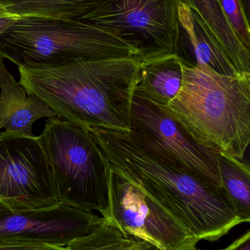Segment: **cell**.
Segmentation results:
<instances>
[{"label": "cell", "instance_id": "1", "mask_svg": "<svg viewBox=\"0 0 250 250\" xmlns=\"http://www.w3.org/2000/svg\"><path fill=\"white\" fill-rule=\"evenodd\" d=\"M88 129L110 167L165 208L198 242H216L245 223L223 188L198 179L132 130Z\"/></svg>", "mask_w": 250, "mask_h": 250}, {"label": "cell", "instance_id": "2", "mask_svg": "<svg viewBox=\"0 0 250 250\" xmlns=\"http://www.w3.org/2000/svg\"><path fill=\"white\" fill-rule=\"evenodd\" d=\"M141 61L137 57L18 67L19 83L56 117L89 129L131 131V112Z\"/></svg>", "mask_w": 250, "mask_h": 250}, {"label": "cell", "instance_id": "3", "mask_svg": "<svg viewBox=\"0 0 250 250\" xmlns=\"http://www.w3.org/2000/svg\"><path fill=\"white\" fill-rule=\"evenodd\" d=\"M182 67L180 91L160 108L200 145L244 161L250 143V73L228 76L205 65Z\"/></svg>", "mask_w": 250, "mask_h": 250}, {"label": "cell", "instance_id": "4", "mask_svg": "<svg viewBox=\"0 0 250 250\" xmlns=\"http://www.w3.org/2000/svg\"><path fill=\"white\" fill-rule=\"evenodd\" d=\"M0 56L22 67L137 57L126 42L89 23L38 18L19 19L0 35Z\"/></svg>", "mask_w": 250, "mask_h": 250}, {"label": "cell", "instance_id": "5", "mask_svg": "<svg viewBox=\"0 0 250 250\" xmlns=\"http://www.w3.org/2000/svg\"><path fill=\"white\" fill-rule=\"evenodd\" d=\"M62 204L108 215L109 164L89 129L57 117L38 137Z\"/></svg>", "mask_w": 250, "mask_h": 250}, {"label": "cell", "instance_id": "6", "mask_svg": "<svg viewBox=\"0 0 250 250\" xmlns=\"http://www.w3.org/2000/svg\"><path fill=\"white\" fill-rule=\"evenodd\" d=\"M181 0H98L79 21L132 47L141 62L175 54Z\"/></svg>", "mask_w": 250, "mask_h": 250}, {"label": "cell", "instance_id": "7", "mask_svg": "<svg viewBox=\"0 0 250 250\" xmlns=\"http://www.w3.org/2000/svg\"><path fill=\"white\" fill-rule=\"evenodd\" d=\"M61 204L38 137L0 132V207L13 211Z\"/></svg>", "mask_w": 250, "mask_h": 250}, {"label": "cell", "instance_id": "8", "mask_svg": "<svg viewBox=\"0 0 250 250\" xmlns=\"http://www.w3.org/2000/svg\"><path fill=\"white\" fill-rule=\"evenodd\" d=\"M106 220L126 236L157 250H187L198 241L169 211L109 166Z\"/></svg>", "mask_w": 250, "mask_h": 250}, {"label": "cell", "instance_id": "9", "mask_svg": "<svg viewBox=\"0 0 250 250\" xmlns=\"http://www.w3.org/2000/svg\"><path fill=\"white\" fill-rule=\"evenodd\" d=\"M132 132L177 161L198 179L223 188L217 153L200 145L156 104L134 95Z\"/></svg>", "mask_w": 250, "mask_h": 250}, {"label": "cell", "instance_id": "10", "mask_svg": "<svg viewBox=\"0 0 250 250\" xmlns=\"http://www.w3.org/2000/svg\"><path fill=\"white\" fill-rule=\"evenodd\" d=\"M104 218L66 204L13 212L0 207V244H45L67 247L92 232Z\"/></svg>", "mask_w": 250, "mask_h": 250}, {"label": "cell", "instance_id": "11", "mask_svg": "<svg viewBox=\"0 0 250 250\" xmlns=\"http://www.w3.org/2000/svg\"><path fill=\"white\" fill-rule=\"evenodd\" d=\"M175 54L187 67L205 65L223 76L239 73L199 13L182 1Z\"/></svg>", "mask_w": 250, "mask_h": 250}, {"label": "cell", "instance_id": "12", "mask_svg": "<svg viewBox=\"0 0 250 250\" xmlns=\"http://www.w3.org/2000/svg\"><path fill=\"white\" fill-rule=\"evenodd\" d=\"M0 132H13L34 136L32 125L42 118L56 117L55 113L14 79L0 56Z\"/></svg>", "mask_w": 250, "mask_h": 250}, {"label": "cell", "instance_id": "13", "mask_svg": "<svg viewBox=\"0 0 250 250\" xmlns=\"http://www.w3.org/2000/svg\"><path fill=\"white\" fill-rule=\"evenodd\" d=\"M182 63L176 54L141 62L134 95L167 106L180 91Z\"/></svg>", "mask_w": 250, "mask_h": 250}, {"label": "cell", "instance_id": "14", "mask_svg": "<svg viewBox=\"0 0 250 250\" xmlns=\"http://www.w3.org/2000/svg\"><path fill=\"white\" fill-rule=\"evenodd\" d=\"M196 10L239 73H250V51L233 32L217 0H181Z\"/></svg>", "mask_w": 250, "mask_h": 250}, {"label": "cell", "instance_id": "15", "mask_svg": "<svg viewBox=\"0 0 250 250\" xmlns=\"http://www.w3.org/2000/svg\"><path fill=\"white\" fill-rule=\"evenodd\" d=\"M98 0H0L10 14L22 18L79 21Z\"/></svg>", "mask_w": 250, "mask_h": 250}, {"label": "cell", "instance_id": "16", "mask_svg": "<svg viewBox=\"0 0 250 250\" xmlns=\"http://www.w3.org/2000/svg\"><path fill=\"white\" fill-rule=\"evenodd\" d=\"M222 187L239 217L250 222V169L248 163L218 153Z\"/></svg>", "mask_w": 250, "mask_h": 250}, {"label": "cell", "instance_id": "17", "mask_svg": "<svg viewBox=\"0 0 250 250\" xmlns=\"http://www.w3.org/2000/svg\"><path fill=\"white\" fill-rule=\"evenodd\" d=\"M151 245L126 236L104 218L92 232L76 238L67 250H148ZM154 248V247H153Z\"/></svg>", "mask_w": 250, "mask_h": 250}, {"label": "cell", "instance_id": "18", "mask_svg": "<svg viewBox=\"0 0 250 250\" xmlns=\"http://www.w3.org/2000/svg\"><path fill=\"white\" fill-rule=\"evenodd\" d=\"M223 14L244 46L250 51V22L239 0H217Z\"/></svg>", "mask_w": 250, "mask_h": 250}, {"label": "cell", "instance_id": "19", "mask_svg": "<svg viewBox=\"0 0 250 250\" xmlns=\"http://www.w3.org/2000/svg\"><path fill=\"white\" fill-rule=\"evenodd\" d=\"M0 250H67L66 247L54 246L45 244L1 243Z\"/></svg>", "mask_w": 250, "mask_h": 250}, {"label": "cell", "instance_id": "20", "mask_svg": "<svg viewBox=\"0 0 250 250\" xmlns=\"http://www.w3.org/2000/svg\"><path fill=\"white\" fill-rule=\"evenodd\" d=\"M231 250H250V230H248L242 236L233 242Z\"/></svg>", "mask_w": 250, "mask_h": 250}, {"label": "cell", "instance_id": "21", "mask_svg": "<svg viewBox=\"0 0 250 250\" xmlns=\"http://www.w3.org/2000/svg\"><path fill=\"white\" fill-rule=\"evenodd\" d=\"M19 18L10 14L7 11H0V35L10 27Z\"/></svg>", "mask_w": 250, "mask_h": 250}, {"label": "cell", "instance_id": "22", "mask_svg": "<svg viewBox=\"0 0 250 250\" xmlns=\"http://www.w3.org/2000/svg\"><path fill=\"white\" fill-rule=\"evenodd\" d=\"M248 21H250V0H239Z\"/></svg>", "mask_w": 250, "mask_h": 250}, {"label": "cell", "instance_id": "23", "mask_svg": "<svg viewBox=\"0 0 250 250\" xmlns=\"http://www.w3.org/2000/svg\"><path fill=\"white\" fill-rule=\"evenodd\" d=\"M233 243L230 244V245H229L228 247H227V248H224V249L217 250H231L232 248H233ZM187 250H204L198 249V248H197V247H195V248H191V249Z\"/></svg>", "mask_w": 250, "mask_h": 250}, {"label": "cell", "instance_id": "24", "mask_svg": "<svg viewBox=\"0 0 250 250\" xmlns=\"http://www.w3.org/2000/svg\"><path fill=\"white\" fill-rule=\"evenodd\" d=\"M0 11H7L4 4H1V3H0Z\"/></svg>", "mask_w": 250, "mask_h": 250}, {"label": "cell", "instance_id": "25", "mask_svg": "<svg viewBox=\"0 0 250 250\" xmlns=\"http://www.w3.org/2000/svg\"><path fill=\"white\" fill-rule=\"evenodd\" d=\"M148 250H156L155 248H153V247H152V248H150V249Z\"/></svg>", "mask_w": 250, "mask_h": 250}, {"label": "cell", "instance_id": "26", "mask_svg": "<svg viewBox=\"0 0 250 250\" xmlns=\"http://www.w3.org/2000/svg\"><path fill=\"white\" fill-rule=\"evenodd\" d=\"M0 96H1V85H0Z\"/></svg>", "mask_w": 250, "mask_h": 250}]
</instances>
